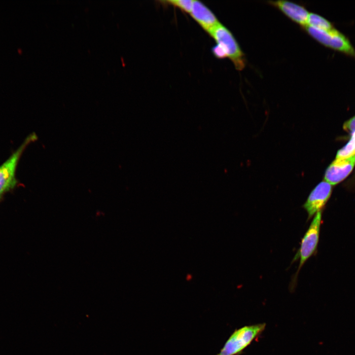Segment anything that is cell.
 Returning <instances> with one entry per match:
<instances>
[{
  "mask_svg": "<svg viewBox=\"0 0 355 355\" xmlns=\"http://www.w3.org/2000/svg\"><path fill=\"white\" fill-rule=\"evenodd\" d=\"M37 139L35 132L29 135L18 148L0 165V204L5 195L16 187L18 183L16 171L20 159L26 147Z\"/></svg>",
  "mask_w": 355,
  "mask_h": 355,
  "instance_id": "6da1fadb",
  "label": "cell"
},
{
  "mask_svg": "<svg viewBox=\"0 0 355 355\" xmlns=\"http://www.w3.org/2000/svg\"><path fill=\"white\" fill-rule=\"evenodd\" d=\"M265 323L246 325L235 330L216 355H238L265 328Z\"/></svg>",
  "mask_w": 355,
  "mask_h": 355,
  "instance_id": "7a4b0ae2",
  "label": "cell"
},
{
  "mask_svg": "<svg viewBox=\"0 0 355 355\" xmlns=\"http://www.w3.org/2000/svg\"><path fill=\"white\" fill-rule=\"evenodd\" d=\"M224 50L238 71L246 66L245 55L231 32L221 24H218L209 33Z\"/></svg>",
  "mask_w": 355,
  "mask_h": 355,
  "instance_id": "3957f363",
  "label": "cell"
},
{
  "mask_svg": "<svg viewBox=\"0 0 355 355\" xmlns=\"http://www.w3.org/2000/svg\"><path fill=\"white\" fill-rule=\"evenodd\" d=\"M321 222L322 212L320 211L315 215L308 230L301 240L299 249L293 259V261L298 259L300 260L299 265L293 280L295 283L301 267L317 250Z\"/></svg>",
  "mask_w": 355,
  "mask_h": 355,
  "instance_id": "277c9868",
  "label": "cell"
},
{
  "mask_svg": "<svg viewBox=\"0 0 355 355\" xmlns=\"http://www.w3.org/2000/svg\"><path fill=\"white\" fill-rule=\"evenodd\" d=\"M303 28L310 36L323 45L355 56V51L349 41L335 29L327 32L307 25Z\"/></svg>",
  "mask_w": 355,
  "mask_h": 355,
  "instance_id": "5b68a950",
  "label": "cell"
},
{
  "mask_svg": "<svg viewBox=\"0 0 355 355\" xmlns=\"http://www.w3.org/2000/svg\"><path fill=\"white\" fill-rule=\"evenodd\" d=\"M331 192L332 186L325 181L320 182L313 189L303 205L308 213V220L321 211L329 199Z\"/></svg>",
  "mask_w": 355,
  "mask_h": 355,
  "instance_id": "8992f818",
  "label": "cell"
},
{
  "mask_svg": "<svg viewBox=\"0 0 355 355\" xmlns=\"http://www.w3.org/2000/svg\"><path fill=\"white\" fill-rule=\"evenodd\" d=\"M355 165V155L348 158L336 159L326 169L324 180L330 184H336L350 174Z\"/></svg>",
  "mask_w": 355,
  "mask_h": 355,
  "instance_id": "52a82bcc",
  "label": "cell"
},
{
  "mask_svg": "<svg viewBox=\"0 0 355 355\" xmlns=\"http://www.w3.org/2000/svg\"><path fill=\"white\" fill-rule=\"evenodd\" d=\"M269 3L296 23L302 27L307 25L309 13L303 6L286 0L270 1Z\"/></svg>",
  "mask_w": 355,
  "mask_h": 355,
  "instance_id": "ba28073f",
  "label": "cell"
},
{
  "mask_svg": "<svg viewBox=\"0 0 355 355\" xmlns=\"http://www.w3.org/2000/svg\"><path fill=\"white\" fill-rule=\"evenodd\" d=\"M190 14L201 27L208 33L220 23L212 11L199 0H193Z\"/></svg>",
  "mask_w": 355,
  "mask_h": 355,
  "instance_id": "9c48e42d",
  "label": "cell"
},
{
  "mask_svg": "<svg viewBox=\"0 0 355 355\" xmlns=\"http://www.w3.org/2000/svg\"><path fill=\"white\" fill-rule=\"evenodd\" d=\"M306 25L327 32L335 29L328 21L322 16L313 13L309 14Z\"/></svg>",
  "mask_w": 355,
  "mask_h": 355,
  "instance_id": "30bf717a",
  "label": "cell"
},
{
  "mask_svg": "<svg viewBox=\"0 0 355 355\" xmlns=\"http://www.w3.org/2000/svg\"><path fill=\"white\" fill-rule=\"evenodd\" d=\"M355 155V133L352 135L350 141L343 147L338 150L336 159L348 158Z\"/></svg>",
  "mask_w": 355,
  "mask_h": 355,
  "instance_id": "8fae6325",
  "label": "cell"
},
{
  "mask_svg": "<svg viewBox=\"0 0 355 355\" xmlns=\"http://www.w3.org/2000/svg\"><path fill=\"white\" fill-rule=\"evenodd\" d=\"M162 2L172 5L180 9L182 11L189 13L191 12L193 3L192 0H164Z\"/></svg>",
  "mask_w": 355,
  "mask_h": 355,
  "instance_id": "7c38bea8",
  "label": "cell"
},
{
  "mask_svg": "<svg viewBox=\"0 0 355 355\" xmlns=\"http://www.w3.org/2000/svg\"><path fill=\"white\" fill-rule=\"evenodd\" d=\"M343 129L352 135L355 133V116L347 121L344 124Z\"/></svg>",
  "mask_w": 355,
  "mask_h": 355,
  "instance_id": "4fadbf2b",
  "label": "cell"
},
{
  "mask_svg": "<svg viewBox=\"0 0 355 355\" xmlns=\"http://www.w3.org/2000/svg\"><path fill=\"white\" fill-rule=\"evenodd\" d=\"M212 52L213 54L218 59H222L227 57L223 49L217 44L213 47Z\"/></svg>",
  "mask_w": 355,
  "mask_h": 355,
  "instance_id": "5bb4252c",
  "label": "cell"
}]
</instances>
